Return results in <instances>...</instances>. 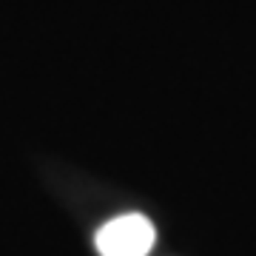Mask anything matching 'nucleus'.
<instances>
[{
  "label": "nucleus",
  "mask_w": 256,
  "mask_h": 256,
  "mask_svg": "<svg viewBox=\"0 0 256 256\" xmlns=\"http://www.w3.org/2000/svg\"><path fill=\"white\" fill-rule=\"evenodd\" d=\"M156 228L142 214H120L97 230L94 245L100 256H148L154 250Z\"/></svg>",
  "instance_id": "nucleus-1"
}]
</instances>
